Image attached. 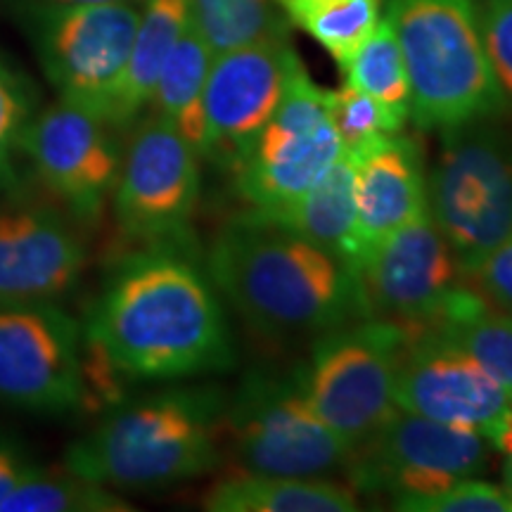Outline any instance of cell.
Masks as SVG:
<instances>
[{
    "label": "cell",
    "mask_w": 512,
    "mask_h": 512,
    "mask_svg": "<svg viewBox=\"0 0 512 512\" xmlns=\"http://www.w3.org/2000/svg\"><path fill=\"white\" fill-rule=\"evenodd\" d=\"M83 332L91 361L112 380H188L235 366L219 290L190 245L159 242L124 256Z\"/></svg>",
    "instance_id": "obj_1"
},
{
    "label": "cell",
    "mask_w": 512,
    "mask_h": 512,
    "mask_svg": "<svg viewBox=\"0 0 512 512\" xmlns=\"http://www.w3.org/2000/svg\"><path fill=\"white\" fill-rule=\"evenodd\" d=\"M207 273L249 328L268 339H316L370 318L354 264L249 209L211 240Z\"/></svg>",
    "instance_id": "obj_2"
},
{
    "label": "cell",
    "mask_w": 512,
    "mask_h": 512,
    "mask_svg": "<svg viewBox=\"0 0 512 512\" xmlns=\"http://www.w3.org/2000/svg\"><path fill=\"white\" fill-rule=\"evenodd\" d=\"M226 399L214 384H185L119 403L67 448L64 472L140 491L209 475L226 448Z\"/></svg>",
    "instance_id": "obj_3"
},
{
    "label": "cell",
    "mask_w": 512,
    "mask_h": 512,
    "mask_svg": "<svg viewBox=\"0 0 512 512\" xmlns=\"http://www.w3.org/2000/svg\"><path fill=\"white\" fill-rule=\"evenodd\" d=\"M382 10L408 69L415 126L446 131L503 114L477 0H382Z\"/></svg>",
    "instance_id": "obj_4"
},
{
    "label": "cell",
    "mask_w": 512,
    "mask_h": 512,
    "mask_svg": "<svg viewBox=\"0 0 512 512\" xmlns=\"http://www.w3.org/2000/svg\"><path fill=\"white\" fill-rule=\"evenodd\" d=\"M226 446L245 472L344 475L354 448L311 406L297 366L249 368L226 399Z\"/></svg>",
    "instance_id": "obj_5"
},
{
    "label": "cell",
    "mask_w": 512,
    "mask_h": 512,
    "mask_svg": "<svg viewBox=\"0 0 512 512\" xmlns=\"http://www.w3.org/2000/svg\"><path fill=\"white\" fill-rule=\"evenodd\" d=\"M427 209L467 275L512 235V138L494 119L441 131Z\"/></svg>",
    "instance_id": "obj_6"
},
{
    "label": "cell",
    "mask_w": 512,
    "mask_h": 512,
    "mask_svg": "<svg viewBox=\"0 0 512 512\" xmlns=\"http://www.w3.org/2000/svg\"><path fill=\"white\" fill-rule=\"evenodd\" d=\"M411 328L366 318L316 337L302 368L311 406L351 448L368 441L396 413V370Z\"/></svg>",
    "instance_id": "obj_7"
},
{
    "label": "cell",
    "mask_w": 512,
    "mask_h": 512,
    "mask_svg": "<svg viewBox=\"0 0 512 512\" xmlns=\"http://www.w3.org/2000/svg\"><path fill=\"white\" fill-rule=\"evenodd\" d=\"M342 152L330 91L311 79L302 57L294 53L271 119L230 176L249 209L271 211L311 190Z\"/></svg>",
    "instance_id": "obj_8"
},
{
    "label": "cell",
    "mask_w": 512,
    "mask_h": 512,
    "mask_svg": "<svg viewBox=\"0 0 512 512\" xmlns=\"http://www.w3.org/2000/svg\"><path fill=\"white\" fill-rule=\"evenodd\" d=\"M86 332L57 302L0 306V401L38 415L91 401Z\"/></svg>",
    "instance_id": "obj_9"
},
{
    "label": "cell",
    "mask_w": 512,
    "mask_h": 512,
    "mask_svg": "<svg viewBox=\"0 0 512 512\" xmlns=\"http://www.w3.org/2000/svg\"><path fill=\"white\" fill-rule=\"evenodd\" d=\"M143 3L31 8L29 27L48 81L60 100L105 119L124 74Z\"/></svg>",
    "instance_id": "obj_10"
},
{
    "label": "cell",
    "mask_w": 512,
    "mask_h": 512,
    "mask_svg": "<svg viewBox=\"0 0 512 512\" xmlns=\"http://www.w3.org/2000/svg\"><path fill=\"white\" fill-rule=\"evenodd\" d=\"M200 190L195 147L157 114L138 121L112 192L119 228L143 245H188Z\"/></svg>",
    "instance_id": "obj_11"
},
{
    "label": "cell",
    "mask_w": 512,
    "mask_h": 512,
    "mask_svg": "<svg viewBox=\"0 0 512 512\" xmlns=\"http://www.w3.org/2000/svg\"><path fill=\"white\" fill-rule=\"evenodd\" d=\"M489 446L479 432L396 408L373 437L354 448L344 475L351 489L366 494H434L482 475Z\"/></svg>",
    "instance_id": "obj_12"
},
{
    "label": "cell",
    "mask_w": 512,
    "mask_h": 512,
    "mask_svg": "<svg viewBox=\"0 0 512 512\" xmlns=\"http://www.w3.org/2000/svg\"><path fill=\"white\" fill-rule=\"evenodd\" d=\"M403 411L479 432L501 451L512 430V399L489 370L439 328L411 330L396 370Z\"/></svg>",
    "instance_id": "obj_13"
},
{
    "label": "cell",
    "mask_w": 512,
    "mask_h": 512,
    "mask_svg": "<svg viewBox=\"0 0 512 512\" xmlns=\"http://www.w3.org/2000/svg\"><path fill=\"white\" fill-rule=\"evenodd\" d=\"M361 283L370 318L418 330L437 323L467 280L430 209H425L368 254Z\"/></svg>",
    "instance_id": "obj_14"
},
{
    "label": "cell",
    "mask_w": 512,
    "mask_h": 512,
    "mask_svg": "<svg viewBox=\"0 0 512 512\" xmlns=\"http://www.w3.org/2000/svg\"><path fill=\"white\" fill-rule=\"evenodd\" d=\"M117 128L72 102L36 112L22 152L38 178L76 221H98L117 185L121 150Z\"/></svg>",
    "instance_id": "obj_15"
},
{
    "label": "cell",
    "mask_w": 512,
    "mask_h": 512,
    "mask_svg": "<svg viewBox=\"0 0 512 512\" xmlns=\"http://www.w3.org/2000/svg\"><path fill=\"white\" fill-rule=\"evenodd\" d=\"M294 53L285 36L214 55L204 86V159L228 174L240 164L283 95Z\"/></svg>",
    "instance_id": "obj_16"
},
{
    "label": "cell",
    "mask_w": 512,
    "mask_h": 512,
    "mask_svg": "<svg viewBox=\"0 0 512 512\" xmlns=\"http://www.w3.org/2000/svg\"><path fill=\"white\" fill-rule=\"evenodd\" d=\"M88 254L62 211L22 204L0 211V306L57 302L79 283Z\"/></svg>",
    "instance_id": "obj_17"
},
{
    "label": "cell",
    "mask_w": 512,
    "mask_h": 512,
    "mask_svg": "<svg viewBox=\"0 0 512 512\" xmlns=\"http://www.w3.org/2000/svg\"><path fill=\"white\" fill-rule=\"evenodd\" d=\"M347 152L354 159L356 200L349 261L361 273L363 261L384 238L427 209V174L420 143L403 133Z\"/></svg>",
    "instance_id": "obj_18"
},
{
    "label": "cell",
    "mask_w": 512,
    "mask_h": 512,
    "mask_svg": "<svg viewBox=\"0 0 512 512\" xmlns=\"http://www.w3.org/2000/svg\"><path fill=\"white\" fill-rule=\"evenodd\" d=\"M188 22L190 0H143L131 55L107 110V124L114 128L136 124Z\"/></svg>",
    "instance_id": "obj_19"
},
{
    "label": "cell",
    "mask_w": 512,
    "mask_h": 512,
    "mask_svg": "<svg viewBox=\"0 0 512 512\" xmlns=\"http://www.w3.org/2000/svg\"><path fill=\"white\" fill-rule=\"evenodd\" d=\"M211 512H354L351 486L332 477H285L238 472L223 477L204 496Z\"/></svg>",
    "instance_id": "obj_20"
},
{
    "label": "cell",
    "mask_w": 512,
    "mask_h": 512,
    "mask_svg": "<svg viewBox=\"0 0 512 512\" xmlns=\"http://www.w3.org/2000/svg\"><path fill=\"white\" fill-rule=\"evenodd\" d=\"M254 211V209H249ZM316 245L349 261V240L356 221L354 159L347 150L337 157L328 174L302 197L280 209L254 211ZM351 264V261H349Z\"/></svg>",
    "instance_id": "obj_21"
},
{
    "label": "cell",
    "mask_w": 512,
    "mask_h": 512,
    "mask_svg": "<svg viewBox=\"0 0 512 512\" xmlns=\"http://www.w3.org/2000/svg\"><path fill=\"white\" fill-rule=\"evenodd\" d=\"M214 55L195 24L188 27L171 50L152 93V114L176 128L202 157L204 150V86Z\"/></svg>",
    "instance_id": "obj_22"
},
{
    "label": "cell",
    "mask_w": 512,
    "mask_h": 512,
    "mask_svg": "<svg viewBox=\"0 0 512 512\" xmlns=\"http://www.w3.org/2000/svg\"><path fill=\"white\" fill-rule=\"evenodd\" d=\"M432 328H439L489 370L512 399V316L486 304L465 283Z\"/></svg>",
    "instance_id": "obj_23"
},
{
    "label": "cell",
    "mask_w": 512,
    "mask_h": 512,
    "mask_svg": "<svg viewBox=\"0 0 512 512\" xmlns=\"http://www.w3.org/2000/svg\"><path fill=\"white\" fill-rule=\"evenodd\" d=\"M290 29L304 31L337 67L382 19V0H275Z\"/></svg>",
    "instance_id": "obj_24"
},
{
    "label": "cell",
    "mask_w": 512,
    "mask_h": 512,
    "mask_svg": "<svg viewBox=\"0 0 512 512\" xmlns=\"http://www.w3.org/2000/svg\"><path fill=\"white\" fill-rule=\"evenodd\" d=\"M190 22L211 55L290 36L275 0H190Z\"/></svg>",
    "instance_id": "obj_25"
},
{
    "label": "cell",
    "mask_w": 512,
    "mask_h": 512,
    "mask_svg": "<svg viewBox=\"0 0 512 512\" xmlns=\"http://www.w3.org/2000/svg\"><path fill=\"white\" fill-rule=\"evenodd\" d=\"M339 69L347 86L411 117V81L387 17L380 19L373 34L339 64Z\"/></svg>",
    "instance_id": "obj_26"
},
{
    "label": "cell",
    "mask_w": 512,
    "mask_h": 512,
    "mask_svg": "<svg viewBox=\"0 0 512 512\" xmlns=\"http://www.w3.org/2000/svg\"><path fill=\"white\" fill-rule=\"evenodd\" d=\"M131 510L124 498L112 494L110 486L67 472L48 477L36 470L0 503V512H121Z\"/></svg>",
    "instance_id": "obj_27"
},
{
    "label": "cell",
    "mask_w": 512,
    "mask_h": 512,
    "mask_svg": "<svg viewBox=\"0 0 512 512\" xmlns=\"http://www.w3.org/2000/svg\"><path fill=\"white\" fill-rule=\"evenodd\" d=\"M330 114L344 150H356L375 138L401 133L406 121L411 119L406 112L392 110L347 83H342L337 91H330Z\"/></svg>",
    "instance_id": "obj_28"
},
{
    "label": "cell",
    "mask_w": 512,
    "mask_h": 512,
    "mask_svg": "<svg viewBox=\"0 0 512 512\" xmlns=\"http://www.w3.org/2000/svg\"><path fill=\"white\" fill-rule=\"evenodd\" d=\"M36 117V91L12 64L0 60V181L10 174L22 152L24 136Z\"/></svg>",
    "instance_id": "obj_29"
},
{
    "label": "cell",
    "mask_w": 512,
    "mask_h": 512,
    "mask_svg": "<svg viewBox=\"0 0 512 512\" xmlns=\"http://www.w3.org/2000/svg\"><path fill=\"white\" fill-rule=\"evenodd\" d=\"M392 508L403 512H512V498L503 486L467 477L434 494L396 496Z\"/></svg>",
    "instance_id": "obj_30"
},
{
    "label": "cell",
    "mask_w": 512,
    "mask_h": 512,
    "mask_svg": "<svg viewBox=\"0 0 512 512\" xmlns=\"http://www.w3.org/2000/svg\"><path fill=\"white\" fill-rule=\"evenodd\" d=\"M479 27L505 107H512V0H477Z\"/></svg>",
    "instance_id": "obj_31"
},
{
    "label": "cell",
    "mask_w": 512,
    "mask_h": 512,
    "mask_svg": "<svg viewBox=\"0 0 512 512\" xmlns=\"http://www.w3.org/2000/svg\"><path fill=\"white\" fill-rule=\"evenodd\" d=\"M465 280L486 304L512 316V235L491 249Z\"/></svg>",
    "instance_id": "obj_32"
},
{
    "label": "cell",
    "mask_w": 512,
    "mask_h": 512,
    "mask_svg": "<svg viewBox=\"0 0 512 512\" xmlns=\"http://www.w3.org/2000/svg\"><path fill=\"white\" fill-rule=\"evenodd\" d=\"M36 472V465L29 463L27 453L15 439L0 432V503L8 498L17 486H22Z\"/></svg>",
    "instance_id": "obj_33"
},
{
    "label": "cell",
    "mask_w": 512,
    "mask_h": 512,
    "mask_svg": "<svg viewBox=\"0 0 512 512\" xmlns=\"http://www.w3.org/2000/svg\"><path fill=\"white\" fill-rule=\"evenodd\" d=\"M501 453L505 456V465H503V489L508 491V496L512 498V430H510V434H508V439H505Z\"/></svg>",
    "instance_id": "obj_34"
},
{
    "label": "cell",
    "mask_w": 512,
    "mask_h": 512,
    "mask_svg": "<svg viewBox=\"0 0 512 512\" xmlns=\"http://www.w3.org/2000/svg\"><path fill=\"white\" fill-rule=\"evenodd\" d=\"M50 5H95V3H143V0H41Z\"/></svg>",
    "instance_id": "obj_35"
}]
</instances>
